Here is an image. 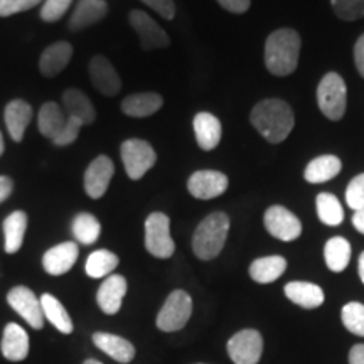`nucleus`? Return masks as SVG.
Masks as SVG:
<instances>
[{"mask_svg": "<svg viewBox=\"0 0 364 364\" xmlns=\"http://www.w3.org/2000/svg\"><path fill=\"white\" fill-rule=\"evenodd\" d=\"M250 120L258 134L270 144L284 142L295 125L294 110L279 98L262 100L255 105Z\"/></svg>", "mask_w": 364, "mask_h": 364, "instance_id": "obj_1", "label": "nucleus"}, {"mask_svg": "<svg viewBox=\"0 0 364 364\" xmlns=\"http://www.w3.org/2000/svg\"><path fill=\"white\" fill-rule=\"evenodd\" d=\"M300 36L294 29H279L267 38L265 66L275 76H289L297 70Z\"/></svg>", "mask_w": 364, "mask_h": 364, "instance_id": "obj_2", "label": "nucleus"}, {"mask_svg": "<svg viewBox=\"0 0 364 364\" xmlns=\"http://www.w3.org/2000/svg\"><path fill=\"white\" fill-rule=\"evenodd\" d=\"M230 218L225 213H211L196 228L193 236V250L199 260H213L225 248Z\"/></svg>", "mask_w": 364, "mask_h": 364, "instance_id": "obj_3", "label": "nucleus"}, {"mask_svg": "<svg viewBox=\"0 0 364 364\" xmlns=\"http://www.w3.org/2000/svg\"><path fill=\"white\" fill-rule=\"evenodd\" d=\"M317 105L324 117L339 122L348 107V88L343 76L338 73H327L317 86Z\"/></svg>", "mask_w": 364, "mask_h": 364, "instance_id": "obj_4", "label": "nucleus"}, {"mask_svg": "<svg viewBox=\"0 0 364 364\" xmlns=\"http://www.w3.org/2000/svg\"><path fill=\"white\" fill-rule=\"evenodd\" d=\"M145 248L156 258H171L176 243L171 236V220L164 213H152L145 220Z\"/></svg>", "mask_w": 364, "mask_h": 364, "instance_id": "obj_5", "label": "nucleus"}, {"mask_svg": "<svg viewBox=\"0 0 364 364\" xmlns=\"http://www.w3.org/2000/svg\"><path fill=\"white\" fill-rule=\"evenodd\" d=\"M193 314V299L184 290L169 294L161 311L157 314V327L164 332H176L188 324Z\"/></svg>", "mask_w": 364, "mask_h": 364, "instance_id": "obj_6", "label": "nucleus"}, {"mask_svg": "<svg viewBox=\"0 0 364 364\" xmlns=\"http://www.w3.org/2000/svg\"><path fill=\"white\" fill-rule=\"evenodd\" d=\"M122 161H124L125 171L130 179L139 181L147 174L157 161L156 150L152 145L140 139H129L122 144L120 149Z\"/></svg>", "mask_w": 364, "mask_h": 364, "instance_id": "obj_7", "label": "nucleus"}, {"mask_svg": "<svg viewBox=\"0 0 364 364\" xmlns=\"http://www.w3.org/2000/svg\"><path fill=\"white\" fill-rule=\"evenodd\" d=\"M226 348L235 364H258L263 353V338L258 331L243 329L228 341Z\"/></svg>", "mask_w": 364, "mask_h": 364, "instance_id": "obj_8", "label": "nucleus"}, {"mask_svg": "<svg viewBox=\"0 0 364 364\" xmlns=\"http://www.w3.org/2000/svg\"><path fill=\"white\" fill-rule=\"evenodd\" d=\"M7 302L14 311L24 318L33 329H43L44 327V314L41 307V300L36 297V294L27 287H14L7 294Z\"/></svg>", "mask_w": 364, "mask_h": 364, "instance_id": "obj_9", "label": "nucleus"}, {"mask_svg": "<svg viewBox=\"0 0 364 364\" xmlns=\"http://www.w3.org/2000/svg\"><path fill=\"white\" fill-rule=\"evenodd\" d=\"M263 223H265L268 233L282 241H294L302 233V223L292 211L284 206L268 208Z\"/></svg>", "mask_w": 364, "mask_h": 364, "instance_id": "obj_10", "label": "nucleus"}, {"mask_svg": "<svg viewBox=\"0 0 364 364\" xmlns=\"http://www.w3.org/2000/svg\"><path fill=\"white\" fill-rule=\"evenodd\" d=\"M129 21L135 33L139 34L140 46H142V49H145V51L162 49L171 44V39L166 31H164L149 14H145L142 11H132Z\"/></svg>", "mask_w": 364, "mask_h": 364, "instance_id": "obj_11", "label": "nucleus"}, {"mask_svg": "<svg viewBox=\"0 0 364 364\" xmlns=\"http://www.w3.org/2000/svg\"><path fill=\"white\" fill-rule=\"evenodd\" d=\"M228 177L220 171H196L188 181V191L196 199H213L228 189Z\"/></svg>", "mask_w": 364, "mask_h": 364, "instance_id": "obj_12", "label": "nucleus"}, {"mask_svg": "<svg viewBox=\"0 0 364 364\" xmlns=\"http://www.w3.org/2000/svg\"><path fill=\"white\" fill-rule=\"evenodd\" d=\"M115 172V164L110 157L100 156L90 164L85 172V191L91 199H100L108 191Z\"/></svg>", "mask_w": 364, "mask_h": 364, "instance_id": "obj_13", "label": "nucleus"}, {"mask_svg": "<svg viewBox=\"0 0 364 364\" xmlns=\"http://www.w3.org/2000/svg\"><path fill=\"white\" fill-rule=\"evenodd\" d=\"M90 80L105 97H115L122 88V80L115 68L105 56H95L88 66Z\"/></svg>", "mask_w": 364, "mask_h": 364, "instance_id": "obj_14", "label": "nucleus"}, {"mask_svg": "<svg viewBox=\"0 0 364 364\" xmlns=\"http://www.w3.org/2000/svg\"><path fill=\"white\" fill-rule=\"evenodd\" d=\"M76 260H78V245L66 241V243L56 245L44 253L43 267L49 275L59 277L70 272Z\"/></svg>", "mask_w": 364, "mask_h": 364, "instance_id": "obj_15", "label": "nucleus"}, {"mask_svg": "<svg viewBox=\"0 0 364 364\" xmlns=\"http://www.w3.org/2000/svg\"><path fill=\"white\" fill-rule=\"evenodd\" d=\"M127 294V280L122 275H108L107 280L100 285L97 302L100 309L108 316H113L122 309V302Z\"/></svg>", "mask_w": 364, "mask_h": 364, "instance_id": "obj_16", "label": "nucleus"}, {"mask_svg": "<svg viewBox=\"0 0 364 364\" xmlns=\"http://www.w3.org/2000/svg\"><path fill=\"white\" fill-rule=\"evenodd\" d=\"M2 354L4 358L12 363L24 361L27 354H29V336L16 322H11L4 329Z\"/></svg>", "mask_w": 364, "mask_h": 364, "instance_id": "obj_17", "label": "nucleus"}, {"mask_svg": "<svg viewBox=\"0 0 364 364\" xmlns=\"http://www.w3.org/2000/svg\"><path fill=\"white\" fill-rule=\"evenodd\" d=\"M73 56V46L65 41H59L44 49L43 56L39 59V70L44 76L53 78L70 65Z\"/></svg>", "mask_w": 364, "mask_h": 364, "instance_id": "obj_18", "label": "nucleus"}, {"mask_svg": "<svg viewBox=\"0 0 364 364\" xmlns=\"http://www.w3.org/2000/svg\"><path fill=\"white\" fill-rule=\"evenodd\" d=\"M93 344L100 351L108 354L117 363L129 364L135 358V348L130 341H127L120 336L107 334V332H97L93 334Z\"/></svg>", "mask_w": 364, "mask_h": 364, "instance_id": "obj_19", "label": "nucleus"}, {"mask_svg": "<svg viewBox=\"0 0 364 364\" xmlns=\"http://www.w3.org/2000/svg\"><path fill=\"white\" fill-rule=\"evenodd\" d=\"M4 118H6L7 130L14 142H21L33 118V107L24 100H12L11 103H7Z\"/></svg>", "mask_w": 364, "mask_h": 364, "instance_id": "obj_20", "label": "nucleus"}, {"mask_svg": "<svg viewBox=\"0 0 364 364\" xmlns=\"http://www.w3.org/2000/svg\"><path fill=\"white\" fill-rule=\"evenodd\" d=\"M194 134L198 145L203 150L216 149L221 142V122L208 112H201L194 117Z\"/></svg>", "mask_w": 364, "mask_h": 364, "instance_id": "obj_21", "label": "nucleus"}, {"mask_svg": "<svg viewBox=\"0 0 364 364\" xmlns=\"http://www.w3.org/2000/svg\"><path fill=\"white\" fill-rule=\"evenodd\" d=\"M63 103H65L66 115L71 118H76L81 125H91L97 118V112H95L93 103L86 97L83 91L70 88L63 93Z\"/></svg>", "mask_w": 364, "mask_h": 364, "instance_id": "obj_22", "label": "nucleus"}, {"mask_svg": "<svg viewBox=\"0 0 364 364\" xmlns=\"http://www.w3.org/2000/svg\"><path fill=\"white\" fill-rule=\"evenodd\" d=\"M68 124V115L63 112V108L58 103L48 102L41 107L39 117H38V129L46 139L51 142L58 139L63 134L65 127Z\"/></svg>", "mask_w": 364, "mask_h": 364, "instance_id": "obj_23", "label": "nucleus"}, {"mask_svg": "<svg viewBox=\"0 0 364 364\" xmlns=\"http://www.w3.org/2000/svg\"><path fill=\"white\" fill-rule=\"evenodd\" d=\"M287 299L304 309H317L324 304V290L311 282H290L285 285Z\"/></svg>", "mask_w": 364, "mask_h": 364, "instance_id": "obj_24", "label": "nucleus"}, {"mask_svg": "<svg viewBox=\"0 0 364 364\" xmlns=\"http://www.w3.org/2000/svg\"><path fill=\"white\" fill-rule=\"evenodd\" d=\"M107 12L108 6L105 0H80L70 19V27L73 31H83L102 21Z\"/></svg>", "mask_w": 364, "mask_h": 364, "instance_id": "obj_25", "label": "nucleus"}, {"mask_svg": "<svg viewBox=\"0 0 364 364\" xmlns=\"http://www.w3.org/2000/svg\"><path fill=\"white\" fill-rule=\"evenodd\" d=\"M164 98L157 93H136L122 102V112L134 118H145L154 115L162 108Z\"/></svg>", "mask_w": 364, "mask_h": 364, "instance_id": "obj_26", "label": "nucleus"}, {"mask_svg": "<svg viewBox=\"0 0 364 364\" xmlns=\"http://www.w3.org/2000/svg\"><path fill=\"white\" fill-rule=\"evenodd\" d=\"M287 270V260L279 255H272V257H263L255 260L250 265V277L257 282V284H272L277 279H280Z\"/></svg>", "mask_w": 364, "mask_h": 364, "instance_id": "obj_27", "label": "nucleus"}, {"mask_svg": "<svg viewBox=\"0 0 364 364\" xmlns=\"http://www.w3.org/2000/svg\"><path fill=\"white\" fill-rule=\"evenodd\" d=\"M341 169H343V164H341L339 157L321 156L309 162L306 172H304V177L311 184H322V182L334 179L341 172Z\"/></svg>", "mask_w": 364, "mask_h": 364, "instance_id": "obj_28", "label": "nucleus"}, {"mask_svg": "<svg viewBox=\"0 0 364 364\" xmlns=\"http://www.w3.org/2000/svg\"><path fill=\"white\" fill-rule=\"evenodd\" d=\"M27 230V215L24 211H14L4 221V236H6V252L17 253L24 243Z\"/></svg>", "mask_w": 364, "mask_h": 364, "instance_id": "obj_29", "label": "nucleus"}, {"mask_svg": "<svg viewBox=\"0 0 364 364\" xmlns=\"http://www.w3.org/2000/svg\"><path fill=\"white\" fill-rule=\"evenodd\" d=\"M41 307H43L44 318H48L59 332L71 334L75 326H73L70 314H68L66 309L63 307V304L56 297H53L51 294H44L41 297Z\"/></svg>", "mask_w": 364, "mask_h": 364, "instance_id": "obj_30", "label": "nucleus"}, {"mask_svg": "<svg viewBox=\"0 0 364 364\" xmlns=\"http://www.w3.org/2000/svg\"><path fill=\"white\" fill-rule=\"evenodd\" d=\"M324 258L332 272H343L351 260V245L343 236H334L326 243Z\"/></svg>", "mask_w": 364, "mask_h": 364, "instance_id": "obj_31", "label": "nucleus"}, {"mask_svg": "<svg viewBox=\"0 0 364 364\" xmlns=\"http://www.w3.org/2000/svg\"><path fill=\"white\" fill-rule=\"evenodd\" d=\"M318 220L327 226H339L344 221V211L339 199L331 193H321L316 199Z\"/></svg>", "mask_w": 364, "mask_h": 364, "instance_id": "obj_32", "label": "nucleus"}, {"mask_svg": "<svg viewBox=\"0 0 364 364\" xmlns=\"http://www.w3.org/2000/svg\"><path fill=\"white\" fill-rule=\"evenodd\" d=\"M118 265V257L108 250H97L86 260V273L91 279H103L115 270Z\"/></svg>", "mask_w": 364, "mask_h": 364, "instance_id": "obj_33", "label": "nucleus"}, {"mask_svg": "<svg viewBox=\"0 0 364 364\" xmlns=\"http://www.w3.org/2000/svg\"><path fill=\"white\" fill-rule=\"evenodd\" d=\"M102 233V226L100 221L90 213H80L78 216L73 220V235L75 238L83 245H93Z\"/></svg>", "mask_w": 364, "mask_h": 364, "instance_id": "obj_34", "label": "nucleus"}, {"mask_svg": "<svg viewBox=\"0 0 364 364\" xmlns=\"http://www.w3.org/2000/svg\"><path fill=\"white\" fill-rule=\"evenodd\" d=\"M343 324L356 336H364V306L359 302H349L343 307Z\"/></svg>", "mask_w": 364, "mask_h": 364, "instance_id": "obj_35", "label": "nucleus"}, {"mask_svg": "<svg viewBox=\"0 0 364 364\" xmlns=\"http://www.w3.org/2000/svg\"><path fill=\"white\" fill-rule=\"evenodd\" d=\"M331 6L343 21H358L364 17V0H331Z\"/></svg>", "mask_w": 364, "mask_h": 364, "instance_id": "obj_36", "label": "nucleus"}, {"mask_svg": "<svg viewBox=\"0 0 364 364\" xmlns=\"http://www.w3.org/2000/svg\"><path fill=\"white\" fill-rule=\"evenodd\" d=\"M346 203L354 211L364 208V174L356 176L349 182L348 189H346Z\"/></svg>", "mask_w": 364, "mask_h": 364, "instance_id": "obj_37", "label": "nucleus"}, {"mask_svg": "<svg viewBox=\"0 0 364 364\" xmlns=\"http://www.w3.org/2000/svg\"><path fill=\"white\" fill-rule=\"evenodd\" d=\"M73 0H46L41 9V19L46 22H56L65 16Z\"/></svg>", "mask_w": 364, "mask_h": 364, "instance_id": "obj_38", "label": "nucleus"}, {"mask_svg": "<svg viewBox=\"0 0 364 364\" xmlns=\"http://www.w3.org/2000/svg\"><path fill=\"white\" fill-rule=\"evenodd\" d=\"M39 2L41 0H0V17H9L14 14L29 11Z\"/></svg>", "mask_w": 364, "mask_h": 364, "instance_id": "obj_39", "label": "nucleus"}, {"mask_svg": "<svg viewBox=\"0 0 364 364\" xmlns=\"http://www.w3.org/2000/svg\"><path fill=\"white\" fill-rule=\"evenodd\" d=\"M81 127H83V125H81L80 122L76 120V118L68 117V124L65 127V130H63V134L59 135L53 144L58 145V147H66V145L73 144L76 139H78Z\"/></svg>", "mask_w": 364, "mask_h": 364, "instance_id": "obj_40", "label": "nucleus"}, {"mask_svg": "<svg viewBox=\"0 0 364 364\" xmlns=\"http://www.w3.org/2000/svg\"><path fill=\"white\" fill-rule=\"evenodd\" d=\"M145 6H149L152 11H156L159 16H162L164 19L171 21L176 16V6L174 0H140Z\"/></svg>", "mask_w": 364, "mask_h": 364, "instance_id": "obj_41", "label": "nucleus"}, {"mask_svg": "<svg viewBox=\"0 0 364 364\" xmlns=\"http://www.w3.org/2000/svg\"><path fill=\"white\" fill-rule=\"evenodd\" d=\"M218 4L231 14H245L250 9L252 0H218Z\"/></svg>", "mask_w": 364, "mask_h": 364, "instance_id": "obj_42", "label": "nucleus"}, {"mask_svg": "<svg viewBox=\"0 0 364 364\" xmlns=\"http://www.w3.org/2000/svg\"><path fill=\"white\" fill-rule=\"evenodd\" d=\"M354 63H356L359 75L364 78V34L359 36L356 44H354Z\"/></svg>", "mask_w": 364, "mask_h": 364, "instance_id": "obj_43", "label": "nucleus"}, {"mask_svg": "<svg viewBox=\"0 0 364 364\" xmlns=\"http://www.w3.org/2000/svg\"><path fill=\"white\" fill-rule=\"evenodd\" d=\"M14 191V182L11 177L0 176V204L6 201L7 198H11Z\"/></svg>", "mask_w": 364, "mask_h": 364, "instance_id": "obj_44", "label": "nucleus"}, {"mask_svg": "<svg viewBox=\"0 0 364 364\" xmlns=\"http://www.w3.org/2000/svg\"><path fill=\"white\" fill-rule=\"evenodd\" d=\"M349 364H364V344H356L349 351Z\"/></svg>", "mask_w": 364, "mask_h": 364, "instance_id": "obj_45", "label": "nucleus"}, {"mask_svg": "<svg viewBox=\"0 0 364 364\" xmlns=\"http://www.w3.org/2000/svg\"><path fill=\"white\" fill-rule=\"evenodd\" d=\"M353 225L359 233L364 235V208L358 209V211H354V216H353Z\"/></svg>", "mask_w": 364, "mask_h": 364, "instance_id": "obj_46", "label": "nucleus"}, {"mask_svg": "<svg viewBox=\"0 0 364 364\" xmlns=\"http://www.w3.org/2000/svg\"><path fill=\"white\" fill-rule=\"evenodd\" d=\"M359 277H361V282L364 284V252L361 253V257H359Z\"/></svg>", "mask_w": 364, "mask_h": 364, "instance_id": "obj_47", "label": "nucleus"}, {"mask_svg": "<svg viewBox=\"0 0 364 364\" xmlns=\"http://www.w3.org/2000/svg\"><path fill=\"white\" fill-rule=\"evenodd\" d=\"M4 154V136H2V132H0V156Z\"/></svg>", "mask_w": 364, "mask_h": 364, "instance_id": "obj_48", "label": "nucleus"}, {"mask_svg": "<svg viewBox=\"0 0 364 364\" xmlns=\"http://www.w3.org/2000/svg\"><path fill=\"white\" fill-rule=\"evenodd\" d=\"M83 364H102V363L97 361V359H86Z\"/></svg>", "mask_w": 364, "mask_h": 364, "instance_id": "obj_49", "label": "nucleus"}]
</instances>
